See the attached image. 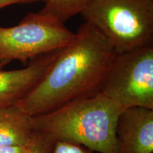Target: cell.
Wrapping results in <instances>:
<instances>
[{"label":"cell","mask_w":153,"mask_h":153,"mask_svg":"<svg viewBox=\"0 0 153 153\" xmlns=\"http://www.w3.org/2000/svg\"><path fill=\"white\" fill-rule=\"evenodd\" d=\"M81 14L116 53L153 44V0H90Z\"/></svg>","instance_id":"obj_3"},{"label":"cell","mask_w":153,"mask_h":153,"mask_svg":"<svg viewBox=\"0 0 153 153\" xmlns=\"http://www.w3.org/2000/svg\"><path fill=\"white\" fill-rule=\"evenodd\" d=\"M45 1V0H0V10L6 7L17 4H30Z\"/></svg>","instance_id":"obj_13"},{"label":"cell","mask_w":153,"mask_h":153,"mask_svg":"<svg viewBox=\"0 0 153 153\" xmlns=\"http://www.w3.org/2000/svg\"><path fill=\"white\" fill-rule=\"evenodd\" d=\"M99 93L123 108L153 109V44L114 53Z\"/></svg>","instance_id":"obj_4"},{"label":"cell","mask_w":153,"mask_h":153,"mask_svg":"<svg viewBox=\"0 0 153 153\" xmlns=\"http://www.w3.org/2000/svg\"><path fill=\"white\" fill-rule=\"evenodd\" d=\"M114 53L108 38L93 25L85 22L73 40L59 51L37 85L15 106L33 116L99 93Z\"/></svg>","instance_id":"obj_1"},{"label":"cell","mask_w":153,"mask_h":153,"mask_svg":"<svg viewBox=\"0 0 153 153\" xmlns=\"http://www.w3.org/2000/svg\"><path fill=\"white\" fill-rule=\"evenodd\" d=\"M28 146H19V145L1 146L0 153H26Z\"/></svg>","instance_id":"obj_12"},{"label":"cell","mask_w":153,"mask_h":153,"mask_svg":"<svg viewBox=\"0 0 153 153\" xmlns=\"http://www.w3.org/2000/svg\"><path fill=\"white\" fill-rule=\"evenodd\" d=\"M74 33L64 24L39 11L29 13L12 27L0 26V70L12 60L23 64L63 48Z\"/></svg>","instance_id":"obj_5"},{"label":"cell","mask_w":153,"mask_h":153,"mask_svg":"<svg viewBox=\"0 0 153 153\" xmlns=\"http://www.w3.org/2000/svg\"><path fill=\"white\" fill-rule=\"evenodd\" d=\"M123 109L97 93L30 116V123L33 131L48 133L55 140L78 143L93 152L118 153L116 126Z\"/></svg>","instance_id":"obj_2"},{"label":"cell","mask_w":153,"mask_h":153,"mask_svg":"<svg viewBox=\"0 0 153 153\" xmlns=\"http://www.w3.org/2000/svg\"><path fill=\"white\" fill-rule=\"evenodd\" d=\"M90 0H45L41 12L64 24L67 20L82 14Z\"/></svg>","instance_id":"obj_9"},{"label":"cell","mask_w":153,"mask_h":153,"mask_svg":"<svg viewBox=\"0 0 153 153\" xmlns=\"http://www.w3.org/2000/svg\"><path fill=\"white\" fill-rule=\"evenodd\" d=\"M51 153H94V152L78 143L55 140Z\"/></svg>","instance_id":"obj_11"},{"label":"cell","mask_w":153,"mask_h":153,"mask_svg":"<svg viewBox=\"0 0 153 153\" xmlns=\"http://www.w3.org/2000/svg\"><path fill=\"white\" fill-rule=\"evenodd\" d=\"M33 130L30 116L15 105L0 109V147L28 146Z\"/></svg>","instance_id":"obj_8"},{"label":"cell","mask_w":153,"mask_h":153,"mask_svg":"<svg viewBox=\"0 0 153 153\" xmlns=\"http://www.w3.org/2000/svg\"><path fill=\"white\" fill-rule=\"evenodd\" d=\"M60 50L36 57L24 68L0 70V109L16 104L37 85Z\"/></svg>","instance_id":"obj_7"},{"label":"cell","mask_w":153,"mask_h":153,"mask_svg":"<svg viewBox=\"0 0 153 153\" xmlns=\"http://www.w3.org/2000/svg\"><path fill=\"white\" fill-rule=\"evenodd\" d=\"M118 153H152L153 109L124 108L116 126Z\"/></svg>","instance_id":"obj_6"},{"label":"cell","mask_w":153,"mask_h":153,"mask_svg":"<svg viewBox=\"0 0 153 153\" xmlns=\"http://www.w3.org/2000/svg\"><path fill=\"white\" fill-rule=\"evenodd\" d=\"M55 140L48 133L33 131L26 153H51Z\"/></svg>","instance_id":"obj_10"}]
</instances>
